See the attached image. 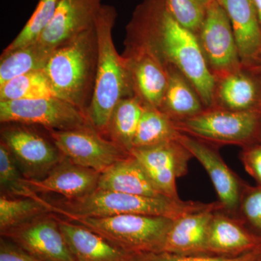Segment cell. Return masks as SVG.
<instances>
[{
  "label": "cell",
  "mask_w": 261,
  "mask_h": 261,
  "mask_svg": "<svg viewBox=\"0 0 261 261\" xmlns=\"http://www.w3.org/2000/svg\"><path fill=\"white\" fill-rule=\"evenodd\" d=\"M126 39L149 46L167 66L176 68L190 81L206 108L214 106L216 77L198 37L178 23L165 0H143L137 5L127 25Z\"/></svg>",
  "instance_id": "cell-1"
},
{
  "label": "cell",
  "mask_w": 261,
  "mask_h": 261,
  "mask_svg": "<svg viewBox=\"0 0 261 261\" xmlns=\"http://www.w3.org/2000/svg\"><path fill=\"white\" fill-rule=\"evenodd\" d=\"M114 6L102 5L94 23L97 39V65L92 100L87 111L91 125L107 135L111 115L123 98L135 95L129 73L113 42L117 18Z\"/></svg>",
  "instance_id": "cell-2"
},
{
  "label": "cell",
  "mask_w": 261,
  "mask_h": 261,
  "mask_svg": "<svg viewBox=\"0 0 261 261\" xmlns=\"http://www.w3.org/2000/svg\"><path fill=\"white\" fill-rule=\"evenodd\" d=\"M49 213L65 217H108L124 214L162 216L175 220L207 209L221 207L219 201L211 203L184 201L168 197H146L107 190H96L89 195L53 204L44 200Z\"/></svg>",
  "instance_id": "cell-3"
},
{
  "label": "cell",
  "mask_w": 261,
  "mask_h": 261,
  "mask_svg": "<svg viewBox=\"0 0 261 261\" xmlns=\"http://www.w3.org/2000/svg\"><path fill=\"white\" fill-rule=\"evenodd\" d=\"M97 65V39L94 27L55 49L43 70L57 97L87 114Z\"/></svg>",
  "instance_id": "cell-4"
},
{
  "label": "cell",
  "mask_w": 261,
  "mask_h": 261,
  "mask_svg": "<svg viewBox=\"0 0 261 261\" xmlns=\"http://www.w3.org/2000/svg\"><path fill=\"white\" fill-rule=\"evenodd\" d=\"M67 219L85 226L116 246L137 255L162 252L173 221L162 216L138 214L108 217L69 216Z\"/></svg>",
  "instance_id": "cell-5"
},
{
  "label": "cell",
  "mask_w": 261,
  "mask_h": 261,
  "mask_svg": "<svg viewBox=\"0 0 261 261\" xmlns=\"http://www.w3.org/2000/svg\"><path fill=\"white\" fill-rule=\"evenodd\" d=\"M174 123L181 133L206 143L245 147L258 142L261 111H235L213 107Z\"/></svg>",
  "instance_id": "cell-6"
},
{
  "label": "cell",
  "mask_w": 261,
  "mask_h": 261,
  "mask_svg": "<svg viewBox=\"0 0 261 261\" xmlns=\"http://www.w3.org/2000/svg\"><path fill=\"white\" fill-rule=\"evenodd\" d=\"M2 123L38 125L53 130L75 129L91 125L87 114L58 97L0 101Z\"/></svg>",
  "instance_id": "cell-7"
},
{
  "label": "cell",
  "mask_w": 261,
  "mask_h": 261,
  "mask_svg": "<svg viewBox=\"0 0 261 261\" xmlns=\"http://www.w3.org/2000/svg\"><path fill=\"white\" fill-rule=\"evenodd\" d=\"M48 132L63 157L99 173L130 154L116 142L105 138L92 125Z\"/></svg>",
  "instance_id": "cell-8"
},
{
  "label": "cell",
  "mask_w": 261,
  "mask_h": 261,
  "mask_svg": "<svg viewBox=\"0 0 261 261\" xmlns=\"http://www.w3.org/2000/svg\"><path fill=\"white\" fill-rule=\"evenodd\" d=\"M1 142L10 149L27 179H42L63 159L53 141L27 125L5 123Z\"/></svg>",
  "instance_id": "cell-9"
},
{
  "label": "cell",
  "mask_w": 261,
  "mask_h": 261,
  "mask_svg": "<svg viewBox=\"0 0 261 261\" xmlns=\"http://www.w3.org/2000/svg\"><path fill=\"white\" fill-rule=\"evenodd\" d=\"M197 37L216 79L243 67L231 22L218 0L207 4L205 20Z\"/></svg>",
  "instance_id": "cell-10"
},
{
  "label": "cell",
  "mask_w": 261,
  "mask_h": 261,
  "mask_svg": "<svg viewBox=\"0 0 261 261\" xmlns=\"http://www.w3.org/2000/svg\"><path fill=\"white\" fill-rule=\"evenodd\" d=\"M122 55L135 95L144 104L161 109L168 82V68L149 46L126 39Z\"/></svg>",
  "instance_id": "cell-11"
},
{
  "label": "cell",
  "mask_w": 261,
  "mask_h": 261,
  "mask_svg": "<svg viewBox=\"0 0 261 261\" xmlns=\"http://www.w3.org/2000/svg\"><path fill=\"white\" fill-rule=\"evenodd\" d=\"M143 167L149 177L166 197L180 199L176 179L188 171L192 155L177 140L130 151Z\"/></svg>",
  "instance_id": "cell-12"
},
{
  "label": "cell",
  "mask_w": 261,
  "mask_h": 261,
  "mask_svg": "<svg viewBox=\"0 0 261 261\" xmlns=\"http://www.w3.org/2000/svg\"><path fill=\"white\" fill-rule=\"evenodd\" d=\"M42 261H76L56 216L44 214L1 233Z\"/></svg>",
  "instance_id": "cell-13"
},
{
  "label": "cell",
  "mask_w": 261,
  "mask_h": 261,
  "mask_svg": "<svg viewBox=\"0 0 261 261\" xmlns=\"http://www.w3.org/2000/svg\"><path fill=\"white\" fill-rule=\"evenodd\" d=\"M176 140L203 166L219 197L223 211L237 218L245 182L228 168L213 145L179 132Z\"/></svg>",
  "instance_id": "cell-14"
},
{
  "label": "cell",
  "mask_w": 261,
  "mask_h": 261,
  "mask_svg": "<svg viewBox=\"0 0 261 261\" xmlns=\"http://www.w3.org/2000/svg\"><path fill=\"white\" fill-rule=\"evenodd\" d=\"M102 5L101 0H60L50 23L36 42L53 53L94 27Z\"/></svg>",
  "instance_id": "cell-15"
},
{
  "label": "cell",
  "mask_w": 261,
  "mask_h": 261,
  "mask_svg": "<svg viewBox=\"0 0 261 261\" xmlns=\"http://www.w3.org/2000/svg\"><path fill=\"white\" fill-rule=\"evenodd\" d=\"M100 173L63 159L42 179L24 178L25 185L37 193L54 192L74 200L89 195L97 189Z\"/></svg>",
  "instance_id": "cell-16"
},
{
  "label": "cell",
  "mask_w": 261,
  "mask_h": 261,
  "mask_svg": "<svg viewBox=\"0 0 261 261\" xmlns=\"http://www.w3.org/2000/svg\"><path fill=\"white\" fill-rule=\"evenodd\" d=\"M259 248H261L260 237L222 209L215 211L207 235V255L238 257Z\"/></svg>",
  "instance_id": "cell-17"
},
{
  "label": "cell",
  "mask_w": 261,
  "mask_h": 261,
  "mask_svg": "<svg viewBox=\"0 0 261 261\" xmlns=\"http://www.w3.org/2000/svg\"><path fill=\"white\" fill-rule=\"evenodd\" d=\"M226 10L243 67L261 61V23L253 0H218Z\"/></svg>",
  "instance_id": "cell-18"
},
{
  "label": "cell",
  "mask_w": 261,
  "mask_h": 261,
  "mask_svg": "<svg viewBox=\"0 0 261 261\" xmlns=\"http://www.w3.org/2000/svg\"><path fill=\"white\" fill-rule=\"evenodd\" d=\"M214 207L185 215L173 220L170 226L162 252L180 255H208L207 240Z\"/></svg>",
  "instance_id": "cell-19"
},
{
  "label": "cell",
  "mask_w": 261,
  "mask_h": 261,
  "mask_svg": "<svg viewBox=\"0 0 261 261\" xmlns=\"http://www.w3.org/2000/svg\"><path fill=\"white\" fill-rule=\"evenodd\" d=\"M70 252L76 261H135L130 253L110 243L92 230L57 217Z\"/></svg>",
  "instance_id": "cell-20"
},
{
  "label": "cell",
  "mask_w": 261,
  "mask_h": 261,
  "mask_svg": "<svg viewBox=\"0 0 261 261\" xmlns=\"http://www.w3.org/2000/svg\"><path fill=\"white\" fill-rule=\"evenodd\" d=\"M97 190L146 197H166L132 154L120 160L100 173Z\"/></svg>",
  "instance_id": "cell-21"
},
{
  "label": "cell",
  "mask_w": 261,
  "mask_h": 261,
  "mask_svg": "<svg viewBox=\"0 0 261 261\" xmlns=\"http://www.w3.org/2000/svg\"><path fill=\"white\" fill-rule=\"evenodd\" d=\"M243 68L216 79L213 107L235 111H261L257 108L256 84Z\"/></svg>",
  "instance_id": "cell-22"
},
{
  "label": "cell",
  "mask_w": 261,
  "mask_h": 261,
  "mask_svg": "<svg viewBox=\"0 0 261 261\" xmlns=\"http://www.w3.org/2000/svg\"><path fill=\"white\" fill-rule=\"evenodd\" d=\"M168 68V82L161 111L173 121L196 116L205 109L197 91L179 70Z\"/></svg>",
  "instance_id": "cell-23"
},
{
  "label": "cell",
  "mask_w": 261,
  "mask_h": 261,
  "mask_svg": "<svg viewBox=\"0 0 261 261\" xmlns=\"http://www.w3.org/2000/svg\"><path fill=\"white\" fill-rule=\"evenodd\" d=\"M145 104L136 95L122 99L113 110L108 135L113 142L130 152Z\"/></svg>",
  "instance_id": "cell-24"
},
{
  "label": "cell",
  "mask_w": 261,
  "mask_h": 261,
  "mask_svg": "<svg viewBox=\"0 0 261 261\" xmlns=\"http://www.w3.org/2000/svg\"><path fill=\"white\" fill-rule=\"evenodd\" d=\"M51 53L37 42L9 53H2L0 86L25 73L44 69Z\"/></svg>",
  "instance_id": "cell-25"
},
{
  "label": "cell",
  "mask_w": 261,
  "mask_h": 261,
  "mask_svg": "<svg viewBox=\"0 0 261 261\" xmlns=\"http://www.w3.org/2000/svg\"><path fill=\"white\" fill-rule=\"evenodd\" d=\"M179 130L162 111L145 104L133 142V148L151 147L176 140Z\"/></svg>",
  "instance_id": "cell-26"
},
{
  "label": "cell",
  "mask_w": 261,
  "mask_h": 261,
  "mask_svg": "<svg viewBox=\"0 0 261 261\" xmlns=\"http://www.w3.org/2000/svg\"><path fill=\"white\" fill-rule=\"evenodd\" d=\"M49 214L42 197L34 193L32 197H0V231L1 233L32 221L38 216Z\"/></svg>",
  "instance_id": "cell-27"
},
{
  "label": "cell",
  "mask_w": 261,
  "mask_h": 261,
  "mask_svg": "<svg viewBox=\"0 0 261 261\" xmlns=\"http://www.w3.org/2000/svg\"><path fill=\"white\" fill-rule=\"evenodd\" d=\"M51 97L57 95L43 70L25 73L0 86V101Z\"/></svg>",
  "instance_id": "cell-28"
},
{
  "label": "cell",
  "mask_w": 261,
  "mask_h": 261,
  "mask_svg": "<svg viewBox=\"0 0 261 261\" xmlns=\"http://www.w3.org/2000/svg\"><path fill=\"white\" fill-rule=\"evenodd\" d=\"M60 0H39L32 16L3 53H9L36 42L53 18Z\"/></svg>",
  "instance_id": "cell-29"
},
{
  "label": "cell",
  "mask_w": 261,
  "mask_h": 261,
  "mask_svg": "<svg viewBox=\"0 0 261 261\" xmlns=\"http://www.w3.org/2000/svg\"><path fill=\"white\" fill-rule=\"evenodd\" d=\"M16 161L6 145H0V185L5 195L14 197H31L34 195L24 182V176L20 174Z\"/></svg>",
  "instance_id": "cell-30"
},
{
  "label": "cell",
  "mask_w": 261,
  "mask_h": 261,
  "mask_svg": "<svg viewBox=\"0 0 261 261\" xmlns=\"http://www.w3.org/2000/svg\"><path fill=\"white\" fill-rule=\"evenodd\" d=\"M165 3L178 23L198 34L207 13L206 0H165Z\"/></svg>",
  "instance_id": "cell-31"
},
{
  "label": "cell",
  "mask_w": 261,
  "mask_h": 261,
  "mask_svg": "<svg viewBox=\"0 0 261 261\" xmlns=\"http://www.w3.org/2000/svg\"><path fill=\"white\" fill-rule=\"evenodd\" d=\"M237 219L261 238V187L244 186Z\"/></svg>",
  "instance_id": "cell-32"
},
{
  "label": "cell",
  "mask_w": 261,
  "mask_h": 261,
  "mask_svg": "<svg viewBox=\"0 0 261 261\" xmlns=\"http://www.w3.org/2000/svg\"><path fill=\"white\" fill-rule=\"evenodd\" d=\"M261 257V248L238 257L214 255H180L168 252L136 255L135 261H255Z\"/></svg>",
  "instance_id": "cell-33"
},
{
  "label": "cell",
  "mask_w": 261,
  "mask_h": 261,
  "mask_svg": "<svg viewBox=\"0 0 261 261\" xmlns=\"http://www.w3.org/2000/svg\"><path fill=\"white\" fill-rule=\"evenodd\" d=\"M241 160L247 172L261 187V142L244 147Z\"/></svg>",
  "instance_id": "cell-34"
},
{
  "label": "cell",
  "mask_w": 261,
  "mask_h": 261,
  "mask_svg": "<svg viewBox=\"0 0 261 261\" xmlns=\"http://www.w3.org/2000/svg\"><path fill=\"white\" fill-rule=\"evenodd\" d=\"M0 261H42L31 255L16 244L2 237L0 240Z\"/></svg>",
  "instance_id": "cell-35"
},
{
  "label": "cell",
  "mask_w": 261,
  "mask_h": 261,
  "mask_svg": "<svg viewBox=\"0 0 261 261\" xmlns=\"http://www.w3.org/2000/svg\"><path fill=\"white\" fill-rule=\"evenodd\" d=\"M254 4L256 8L257 13H258L259 18L261 23V0H253Z\"/></svg>",
  "instance_id": "cell-36"
},
{
  "label": "cell",
  "mask_w": 261,
  "mask_h": 261,
  "mask_svg": "<svg viewBox=\"0 0 261 261\" xmlns=\"http://www.w3.org/2000/svg\"><path fill=\"white\" fill-rule=\"evenodd\" d=\"M258 142H261V126H260V134H259Z\"/></svg>",
  "instance_id": "cell-37"
},
{
  "label": "cell",
  "mask_w": 261,
  "mask_h": 261,
  "mask_svg": "<svg viewBox=\"0 0 261 261\" xmlns=\"http://www.w3.org/2000/svg\"><path fill=\"white\" fill-rule=\"evenodd\" d=\"M206 1H207V3H210V2L214 1V0H206Z\"/></svg>",
  "instance_id": "cell-38"
},
{
  "label": "cell",
  "mask_w": 261,
  "mask_h": 261,
  "mask_svg": "<svg viewBox=\"0 0 261 261\" xmlns=\"http://www.w3.org/2000/svg\"><path fill=\"white\" fill-rule=\"evenodd\" d=\"M255 261H261V257H260V258L257 259V260H255Z\"/></svg>",
  "instance_id": "cell-39"
}]
</instances>
